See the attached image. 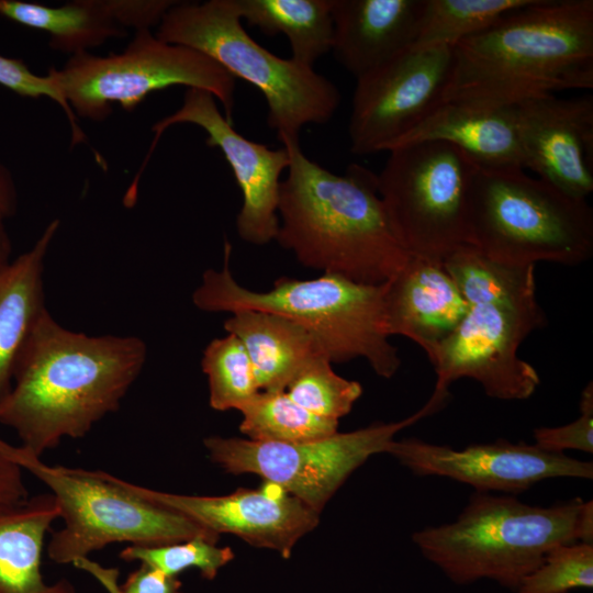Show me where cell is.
Instances as JSON below:
<instances>
[{"mask_svg": "<svg viewBox=\"0 0 593 593\" xmlns=\"http://www.w3.org/2000/svg\"><path fill=\"white\" fill-rule=\"evenodd\" d=\"M146 359L142 338L74 332L47 310L18 359L0 423L41 457L116 411Z\"/></svg>", "mask_w": 593, "mask_h": 593, "instance_id": "6da1fadb", "label": "cell"}, {"mask_svg": "<svg viewBox=\"0 0 593 593\" xmlns=\"http://www.w3.org/2000/svg\"><path fill=\"white\" fill-rule=\"evenodd\" d=\"M593 87V1L532 0L452 46L443 101L501 108Z\"/></svg>", "mask_w": 593, "mask_h": 593, "instance_id": "7a4b0ae2", "label": "cell"}, {"mask_svg": "<svg viewBox=\"0 0 593 593\" xmlns=\"http://www.w3.org/2000/svg\"><path fill=\"white\" fill-rule=\"evenodd\" d=\"M290 156L279 188L278 244L305 267L381 284L410 255L398 240L377 191V175L353 164L337 175L306 157L299 139L280 138Z\"/></svg>", "mask_w": 593, "mask_h": 593, "instance_id": "3957f363", "label": "cell"}, {"mask_svg": "<svg viewBox=\"0 0 593 593\" xmlns=\"http://www.w3.org/2000/svg\"><path fill=\"white\" fill-rule=\"evenodd\" d=\"M412 540L456 584L488 579L516 591L553 547L593 544V502L542 507L473 492L454 522L415 532Z\"/></svg>", "mask_w": 593, "mask_h": 593, "instance_id": "277c9868", "label": "cell"}, {"mask_svg": "<svg viewBox=\"0 0 593 593\" xmlns=\"http://www.w3.org/2000/svg\"><path fill=\"white\" fill-rule=\"evenodd\" d=\"M232 246L224 242L221 270L206 269L192 294L193 304L210 313L265 311L288 317L312 333L332 362L363 358L382 378L401 366L384 317V283L366 284L338 275L314 279L278 278L269 291L239 284L230 269Z\"/></svg>", "mask_w": 593, "mask_h": 593, "instance_id": "5b68a950", "label": "cell"}, {"mask_svg": "<svg viewBox=\"0 0 593 593\" xmlns=\"http://www.w3.org/2000/svg\"><path fill=\"white\" fill-rule=\"evenodd\" d=\"M467 245L515 266H575L593 255V211L523 168L479 166L467 208Z\"/></svg>", "mask_w": 593, "mask_h": 593, "instance_id": "8992f818", "label": "cell"}, {"mask_svg": "<svg viewBox=\"0 0 593 593\" xmlns=\"http://www.w3.org/2000/svg\"><path fill=\"white\" fill-rule=\"evenodd\" d=\"M213 59L233 78L255 86L268 107L267 123L278 139H299L306 124H324L335 114L340 93L313 67L281 58L245 31L233 0L177 1L155 34Z\"/></svg>", "mask_w": 593, "mask_h": 593, "instance_id": "52a82bcc", "label": "cell"}, {"mask_svg": "<svg viewBox=\"0 0 593 593\" xmlns=\"http://www.w3.org/2000/svg\"><path fill=\"white\" fill-rule=\"evenodd\" d=\"M2 449L42 481L57 502L64 526L47 546L48 557L56 563L75 564L114 542L156 546L197 537L219 540V535L133 493L122 479L108 472L47 465L22 445L4 441Z\"/></svg>", "mask_w": 593, "mask_h": 593, "instance_id": "ba28073f", "label": "cell"}, {"mask_svg": "<svg viewBox=\"0 0 593 593\" xmlns=\"http://www.w3.org/2000/svg\"><path fill=\"white\" fill-rule=\"evenodd\" d=\"M47 74L76 116L91 121L105 120L114 104L132 111L152 92L187 86L213 94L233 122L235 78L204 54L164 42L150 30L136 31L121 53L76 54Z\"/></svg>", "mask_w": 593, "mask_h": 593, "instance_id": "9c48e42d", "label": "cell"}, {"mask_svg": "<svg viewBox=\"0 0 593 593\" xmlns=\"http://www.w3.org/2000/svg\"><path fill=\"white\" fill-rule=\"evenodd\" d=\"M388 153L377 191L392 230L410 256L443 262L467 245L468 198L479 165L441 142Z\"/></svg>", "mask_w": 593, "mask_h": 593, "instance_id": "30bf717a", "label": "cell"}, {"mask_svg": "<svg viewBox=\"0 0 593 593\" xmlns=\"http://www.w3.org/2000/svg\"><path fill=\"white\" fill-rule=\"evenodd\" d=\"M439 410L427 401L404 419L305 443L212 436L204 439V446L212 461L226 472L257 474L320 513L370 456L385 452L399 432Z\"/></svg>", "mask_w": 593, "mask_h": 593, "instance_id": "8fae6325", "label": "cell"}, {"mask_svg": "<svg viewBox=\"0 0 593 593\" xmlns=\"http://www.w3.org/2000/svg\"><path fill=\"white\" fill-rule=\"evenodd\" d=\"M546 322L537 298L469 305L430 360L437 380L429 399L445 404L450 384L461 378L475 380L490 398H530L540 378L530 363L519 358L518 348Z\"/></svg>", "mask_w": 593, "mask_h": 593, "instance_id": "7c38bea8", "label": "cell"}, {"mask_svg": "<svg viewBox=\"0 0 593 593\" xmlns=\"http://www.w3.org/2000/svg\"><path fill=\"white\" fill-rule=\"evenodd\" d=\"M451 60V46L410 47L357 78L348 124L351 153L389 152L441 102Z\"/></svg>", "mask_w": 593, "mask_h": 593, "instance_id": "4fadbf2b", "label": "cell"}, {"mask_svg": "<svg viewBox=\"0 0 593 593\" xmlns=\"http://www.w3.org/2000/svg\"><path fill=\"white\" fill-rule=\"evenodd\" d=\"M215 100L206 90L188 88L181 107L152 126L155 136L141 171L168 127L181 123L200 126L206 133V145L222 152L242 191L243 204L236 216L238 236L253 245H266L276 239L279 230L280 177L289 167V153L283 146L272 149L239 134Z\"/></svg>", "mask_w": 593, "mask_h": 593, "instance_id": "5bb4252c", "label": "cell"}, {"mask_svg": "<svg viewBox=\"0 0 593 593\" xmlns=\"http://www.w3.org/2000/svg\"><path fill=\"white\" fill-rule=\"evenodd\" d=\"M385 452L417 475L446 477L471 485L475 492L517 495L550 478H593L592 461L505 439L463 449L417 438L393 439Z\"/></svg>", "mask_w": 593, "mask_h": 593, "instance_id": "9a60e30c", "label": "cell"}, {"mask_svg": "<svg viewBox=\"0 0 593 593\" xmlns=\"http://www.w3.org/2000/svg\"><path fill=\"white\" fill-rule=\"evenodd\" d=\"M133 493L175 511L220 536L233 534L248 544L289 558L298 540L318 524L317 512L275 485L239 489L227 495L168 493L123 480Z\"/></svg>", "mask_w": 593, "mask_h": 593, "instance_id": "2e32d148", "label": "cell"}, {"mask_svg": "<svg viewBox=\"0 0 593 593\" xmlns=\"http://www.w3.org/2000/svg\"><path fill=\"white\" fill-rule=\"evenodd\" d=\"M514 107L524 168L575 199L593 191V98L553 93Z\"/></svg>", "mask_w": 593, "mask_h": 593, "instance_id": "e0dca14e", "label": "cell"}, {"mask_svg": "<svg viewBox=\"0 0 593 593\" xmlns=\"http://www.w3.org/2000/svg\"><path fill=\"white\" fill-rule=\"evenodd\" d=\"M383 303L388 334L410 338L429 361L469 309L443 262L412 256L384 282Z\"/></svg>", "mask_w": 593, "mask_h": 593, "instance_id": "ac0fdd59", "label": "cell"}, {"mask_svg": "<svg viewBox=\"0 0 593 593\" xmlns=\"http://www.w3.org/2000/svg\"><path fill=\"white\" fill-rule=\"evenodd\" d=\"M424 0H332L336 59L357 78L413 46Z\"/></svg>", "mask_w": 593, "mask_h": 593, "instance_id": "d6986e66", "label": "cell"}, {"mask_svg": "<svg viewBox=\"0 0 593 593\" xmlns=\"http://www.w3.org/2000/svg\"><path fill=\"white\" fill-rule=\"evenodd\" d=\"M424 142L454 145L482 167L524 169L513 105L485 108L443 101L390 150Z\"/></svg>", "mask_w": 593, "mask_h": 593, "instance_id": "ffe728a7", "label": "cell"}, {"mask_svg": "<svg viewBox=\"0 0 593 593\" xmlns=\"http://www.w3.org/2000/svg\"><path fill=\"white\" fill-rule=\"evenodd\" d=\"M59 228L49 222L35 244L0 271V405L9 395L18 359L47 311L44 261Z\"/></svg>", "mask_w": 593, "mask_h": 593, "instance_id": "44dd1931", "label": "cell"}, {"mask_svg": "<svg viewBox=\"0 0 593 593\" xmlns=\"http://www.w3.org/2000/svg\"><path fill=\"white\" fill-rule=\"evenodd\" d=\"M223 326L245 346L261 392L286 391L307 363L324 355L328 357L312 333L278 314L240 310L225 320Z\"/></svg>", "mask_w": 593, "mask_h": 593, "instance_id": "7402d4cb", "label": "cell"}, {"mask_svg": "<svg viewBox=\"0 0 593 593\" xmlns=\"http://www.w3.org/2000/svg\"><path fill=\"white\" fill-rule=\"evenodd\" d=\"M60 512L52 493L0 503V593H76L67 580L42 575L45 536Z\"/></svg>", "mask_w": 593, "mask_h": 593, "instance_id": "603a6c76", "label": "cell"}, {"mask_svg": "<svg viewBox=\"0 0 593 593\" xmlns=\"http://www.w3.org/2000/svg\"><path fill=\"white\" fill-rule=\"evenodd\" d=\"M0 15L47 33L51 48L71 56L126 35L112 16L107 0H75L59 7L0 0Z\"/></svg>", "mask_w": 593, "mask_h": 593, "instance_id": "cb8c5ba5", "label": "cell"}, {"mask_svg": "<svg viewBox=\"0 0 593 593\" xmlns=\"http://www.w3.org/2000/svg\"><path fill=\"white\" fill-rule=\"evenodd\" d=\"M242 20L267 35L284 34L291 58L304 66L332 51V0H233Z\"/></svg>", "mask_w": 593, "mask_h": 593, "instance_id": "d4e9b609", "label": "cell"}, {"mask_svg": "<svg viewBox=\"0 0 593 593\" xmlns=\"http://www.w3.org/2000/svg\"><path fill=\"white\" fill-rule=\"evenodd\" d=\"M443 266L469 305L536 296L535 266L500 262L469 245L450 254Z\"/></svg>", "mask_w": 593, "mask_h": 593, "instance_id": "484cf974", "label": "cell"}, {"mask_svg": "<svg viewBox=\"0 0 593 593\" xmlns=\"http://www.w3.org/2000/svg\"><path fill=\"white\" fill-rule=\"evenodd\" d=\"M239 412V429L251 440L305 443L332 436L338 427V421L309 412L286 391H260Z\"/></svg>", "mask_w": 593, "mask_h": 593, "instance_id": "4316f807", "label": "cell"}, {"mask_svg": "<svg viewBox=\"0 0 593 593\" xmlns=\"http://www.w3.org/2000/svg\"><path fill=\"white\" fill-rule=\"evenodd\" d=\"M532 0H424L412 47L454 46Z\"/></svg>", "mask_w": 593, "mask_h": 593, "instance_id": "83f0119b", "label": "cell"}, {"mask_svg": "<svg viewBox=\"0 0 593 593\" xmlns=\"http://www.w3.org/2000/svg\"><path fill=\"white\" fill-rule=\"evenodd\" d=\"M201 367L208 378L210 406L216 411H240L260 392L246 348L234 334L211 340Z\"/></svg>", "mask_w": 593, "mask_h": 593, "instance_id": "f1b7e54d", "label": "cell"}, {"mask_svg": "<svg viewBox=\"0 0 593 593\" xmlns=\"http://www.w3.org/2000/svg\"><path fill=\"white\" fill-rule=\"evenodd\" d=\"M286 393L309 412L339 421L361 396L362 387L337 374L324 355L307 363L287 385Z\"/></svg>", "mask_w": 593, "mask_h": 593, "instance_id": "f546056e", "label": "cell"}, {"mask_svg": "<svg viewBox=\"0 0 593 593\" xmlns=\"http://www.w3.org/2000/svg\"><path fill=\"white\" fill-rule=\"evenodd\" d=\"M120 558L126 562L139 561L171 577L197 568L203 578L213 580L234 558V552L228 547H217L215 542L197 537L156 546L128 545L120 552Z\"/></svg>", "mask_w": 593, "mask_h": 593, "instance_id": "4dcf8cb0", "label": "cell"}, {"mask_svg": "<svg viewBox=\"0 0 593 593\" xmlns=\"http://www.w3.org/2000/svg\"><path fill=\"white\" fill-rule=\"evenodd\" d=\"M593 588V544H561L550 549L516 593H567Z\"/></svg>", "mask_w": 593, "mask_h": 593, "instance_id": "1f68e13d", "label": "cell"}, {"mask_svg": "<svg viewBox=\"0 0 593 593\" xmlns=\"http://www.w3.org/2000/svg\"><path fill=\"white\" fill-rule=\"evenodd\" d=\"M0 85L21 97L51 98L66 114L71 132V145L87 141L76 114L55 88L48 74L40 76L34 74L22 59L0 55Z\"/></svg>", "mask_w": 593, "mask_h": 593, "instance_id": "d6a6232c", "label": "cell"}, {"mask_svg": "<svg viewBox=\"0 0 593 593\" xmlns=\"http://www.w3.org/2000/svg\"><path fill=\"white\" fill-rule=\"evenodd\" d=\"M580 415L573 422L559 427L534 429L535 445L550 451L564 452L568 449L593 452V383L590 381L581 392Z\"/></svg>", "mask_w": 593, "mask_h": 593, "instance_id": "836d02e7", "label": "cell"}, {"mask_svg": "<svg viewBox=\"0 0 593 593\" xmlns=\"http://www.w3.org/2000/svg\"><path fill=\"white\" fill-rule=\"evenodd\" d=\"M75 564L93 571L111 593H182V583L177 577L168 575L144 563H141L139 568L133 571L120 588L115 585V577H111V572L94 569L85 559Z\"/></svg>", "mask_w": 593, "mask_h": 593, "instance_id": "e575fe53", "label": "cell"}, {"mask_svg": "<svg viewBox=\"0 0 593 593\" xmlns=\"http://www.w3.org/2000/svg\"><path fill=\"white\" fill-rule=\"evenodd\" d=\"M175 0H107L108 8L119 25L136 31L150 30L160 23Z\"/></svg>", "mask_w": 593, "mask_h": 593, "instance_id": "d590c367", "label": "cell"}, {"mask_svg": "<svg viewBox=\"0 0 593 593\" xmlns=\"http://www.w3.org/2000/svg\"><path fill=\"white\" fill-rule=\"evenodd\" d=\"M0 437V503H13L29 497L22 469L3 452Z\"/></svg>", "mask_w": 593, "mask_h": 593, "instance_id": "8d00e7d4", "label": "cell"}, {"mask_svg": "<svg viewBox=\"0 0 593 593\" xmlns=\"http://www.w3.org/2000/svg\"><path fill=\"white\" fill-rule=\"evenodd\" d=\"M18 209V190L11 170L0 163V215L12 217Z\"/></svg>", "mask_w": 593, "mask_h": 593, "instance_id": "74e56055", "label": "cell"}, {"mask_svg": "<svg viewBox=\"0 0 593 593\" xmlns=\"http://www.w3.org/2000/svg\"><path fill=\"white\" fill-rule=\"evenodd\" d=\"M12 244L5 226V219L0 215V271L12 260Z\"/></svg>", "mask_w": 593, "mask_h": 593, "instance_id": "f35d334b", "label": "cell"}, {"mask_svg": "<svg viewBox=\"0 0 593 593\" xmlns=\"http://www.w3.org/2000/svg\"><path fill=\"white\" fill-rule=\"evenodd\" d=\"M567 593H570V592H567Z\"/></svg>", "mask_w": 593, "mask_h": 593, "instance_id": "ab89813d", "label": "cell"}]
</instances>
